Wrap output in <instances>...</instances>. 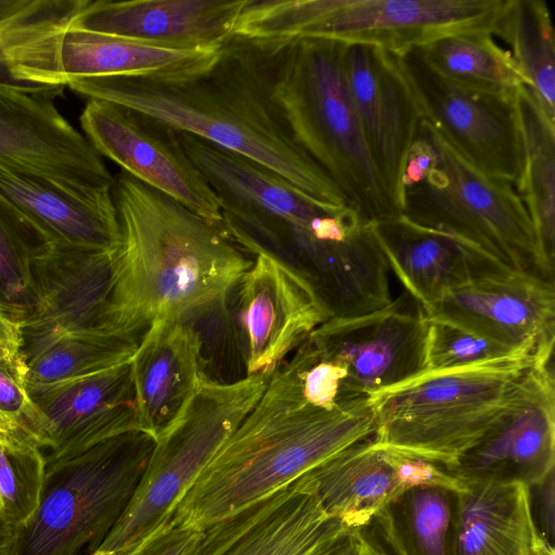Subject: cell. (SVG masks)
<instances>
[{
  "mask_svg": "<svg viewBox=\"0 0 555 555\" xmlns=\"http://www.w3.org/2000/svg\"><path fill=\"white\" fill-rule=\"evenodd\" d=\"M86 100L109 102L241 155L284 178L315 204L346 197L294 138L271 83L267 42L232 37L209 69L182 80L109 76L69 81Z\"/></svg>",
  "mask_w": 555,
  "mask_h": 555,
  "instance_id": "obj_1",
  "label": "cell"
},
{
  "mask_svg": "<svg viewBox=\"0 0 555 555\" xmlns=\"http://www.w3.org/2000/svg\"><path fill=\"white\" fill-rule=\"evenodd\" d=\"M119 224L101 331L137 337L158 319L190 322L222 306L253 261L222 227L121 171Z\"/></svg>",
  "mask_w": 555,
  "mask_h": 555,
  "instance_id": "obj_2",
  "label": "cell"
},
{
  "mask_svg": "<svg viewBox=\"0 0 555 555\" xmlns=\"http://www.w3.org/2000/svg\"><path fill=\"white\" fill-rule=\"evenodd\" d=\"M377 427L371 396L337 408L308 401L289 361L176 505L170 519L203 529L276 491Z\"/></svg>",
  "mask_w": 555,
  "mask_h": 555,
  "instance_id": "obj_3",
  "label": "cell"
},
{
  "mask_svg": "<svg viewBox=\"0 0 555 555\" xmlns=\"http://www.w3.org/2000/svg\"><path fill=\"white\" fill-rule=\"evenodd\" d=\"M267 43L273 96L298 144L362 218L377 222L400 215L375 168L349 90L347 43Z\"/></svg>",
  "mask_w": 555,
  "mask_h": 555,
  "instance_id": "obj_4",
  "label": "cell"
},
{
  "mask_svg": "<svg viewBox=\"0 0 555 555\" xmlns=\"http://www.w3.org/2000/svg\"><path fill=\"white\" fill-rule=\"evenodd\" d=\"M504 1L249 0L233 36L258 42L326 39L400 55L450 35H493Z\"/></svg>",
  "mask_w": 555,
  "mask_h": 555,
  "instance_id": "obj_5",
  "label": "cell"
},
{
  "mask_svg": "<svg viewBox=\"0 0 555 555\" xmlns=\"http://www.w3.org/2000/svg\"><path fill=\"white\" fill-rule=\"evenodd\" d=\"M269 377L254 374L221 383L202 371L191 396L155 439L121 517L94 552L127 555L167 524L178 502L255 406Z\"/></svg>",
  "mask_w": 555,
  "mask_h": 555,
  "instance_id": "obj_6",
  "label": "cell"
},
{
  "mask_svg": "<svg viewBox=\"0 0 555 555\" xmlns=\"http://www.w3.org/2000/svg\"><path fill=\"white\" fill-rule=\"evenodd\" d=\"M154 444L129 431L47 463L38 505L15 527L9 555H78L86 546L92 554L130 502Z\"/></svg>",
  "mask_w": 555,
  "mask_h": 555,
  "instance_id": "obj_7",
  "label": "cell"
},
{
  "mask_svg": "<svg viewBox=\"0 0 555 555\" xmlns=\"http://www.w3.org/2000/svg\"><path fill=\"white\" fill-rule=\"evenodd\" d=\"M422 126L436 159L402 190L401 215L411 222L453 235L493 257L512 271L551 283L529 212L514 186L467 163L426 119Z\"/></svg>",
  "mask_w": 555,
  "mask_h": 555,
  "instance_id": "obj_8",
  "label": "cell"
},
{
  "mask_svg": "<svg viewBox=\"0 0 555 555\" xmlns=\"http://www.w3.org/2000/svg\"><path fill=\"white\" fill-rule=\"evenodd\" d=\"M53 99L0 85V170L81 202L112 198L115 178Z\"/></svg>",
  "mask_w": 555,
  "mask_h": 555,
  "instance_id": "obj_9",
  "label": "cell"
},
{
  "mask_svg": "<svg viewBox=\"0 0 555 555\" xmlns=\"http://www.w3.org/2000/svg\"><path fill=\"white\" fill-rule=\"evenodd\" d=\"M398 59L423 118L478 171L516 186L524 163L516 91L487 92L452 83L416 48Z\"/></svg>",
  "mask_w": 555,
  "mask_h": 555,
  "instance_id": "obj_10",
  "label": "cell"
},
{
  "mask_svg": "<svg viewBox=\"0 0 555 555\" xmlns=\"http://www.w3.org/2000/svg\"><path fill=\"white\" fill-rule=\"evenodd\" d=\"M553 354L525 372L490 426L448 469L451 475L463 482L530 487L555 469Z\"/></svg>",
  "mask_w": 555,
  "mask_h": 555,
  "instance_id": "obj_11",
  "label": "cell"
},
{
  "mask_svg": "<svg viewBox=\"0 0 555 555\" xmlns=\"http://www.w3.org/2000/svg\"><path fill=\"white\" fill-rule=\"evenodd\" d=\"M79 120L86 139L101 156L224 229L216 193L182 150L175 130L100 100H87Z\"/></svg>",
  "mask_w": 555,
  "mask_h": 555,
  "instance_id": "obj_12",
  "label": "cell"
},
{
  "mask_svg": "<svg viewBox=\"0 0 555 555\" xmlns=\"http://www.w3.org/2000/svg\"><path fill=\"white\" fill-rule=\"evenodd\" d=\"M247 249L257 256L238 282L246 371L271 376L328 318L313 286L292 263L262 247Z\"/></svg>",
  "mask_w": 555,
  "mask_h": 555,
  "instance_id": "obj_13",
  "label": "cell"
},
{
  "mask_svg": "<svg viewBox=\"0 0 555 555\" xmlns=\"http://www.w3.org/2000/svg\"><path fill=\"white\" fill-rule=\"evenodd\" d=\"M427 330L425 310L402 296L383 309L327 320L308 338L347 370L362 393L373 396L426 370Z\"/></svg>",
  "mask_w": 555,
  "mask_h": 555,
  "instance_id": "obj_14",
  "label": "cell"
},
{
  "mask_svg": "<svg viewBox=\"0 0 555 555\" xmlns=\"http://www.w3.org/2000/svg\"><path fill=\"white\" fill-rule=\"evenodd\" d=\"M345 72L379 178L401 212L402 176L423 114L398 55L347 43Z\"/></svg>",
  "mask_w": 555,
  "mask_h": 555,
  "instance_id": "obj_15",
  "label": "cell"
},
{
  "mask_svg": "<svg viewBox=\"0 0 555 555\" xmlns=\"http://www.w3.org/2000/svg\"><path fill=\"white\" fill-rule=\"evenodd\" d=\"M349 530L300 478L203 529L184 555H318Z\"/></svg>",
  "mask_w": 555,
  "mask_h": 555,
  "instance_id": "obj_16",
  "label": "cell"
},
{
  "mask_svg": "<svg viewBox=\"0 0 555 555\" xmlns=\"http://www.w3.org/2000/svg\"><path fill=\"white\" fill-rule=\"evenodd\" d=\"M514 349L554 348L555 288L542 278L509 272L448 292L424 309Z\"/></svg>",
  "mask_w": 555,
  "mask_h": 555,
  "instance_id": "obj_17",
  "label": "cell"
},
{
  "mask_svg": "<svg viewBox=\"0 0 555 555\" xmlns=\"http://www.w3.org/2000/svg\"><path fill=\"white\" fill-rule=\"evenodd\" d=\"M114 253L52 243L39 246L30 261L31 302L20 324L22 339L101 331Z\"/></svg>",
  "mask_w": 555,
  "mask_h": 555,
  "instance_id": "obj_18",
  "label": "cell"
},
{
  "mask_svg": "<svg viewBox=\"0 0 555 555\" xmlns=\"http://www.w3.org/2000/svg\"><path fill=\"white\" fill-rule=\"evenodd\" d=\"M47 425L46 462L77 456L138 431L130 361L77 379L28 389Z\"/></svg>",
  "mask_w": 555,
  "mask_h": 555,
  "instance_id": "obj_19",
  "label": "cell"
},
{
  "mask_svg": "<svg viewBox=\"0 0 555 555\" xmlns=\"http://www.w3.org/2000/svg\"><path fill=\"white\" fill-rule=\"evenodd\" d=\"M249 0H87L72 28L172 50H218Z\"/></svg>",
  "mask_w": 555,
  "mask_h": 555,
  "instance_id": "obj_20",
  "label": "cell"
},
{
  "mask_svg": "<svg viewBox=\"0 0 555 555\" xmlns=\"http://www.w3.org/2000/svg\"><path fill=\"white\" fill-rule=\"evenodd\" d=\"M554 353L522 349L464 366L425 370L371 396L377 422L417 417L439 421L475 416L500 403L538 359Z\"/></svg>",
  "mask_w": 555,
  "mask_h": 555,
  "instance_id": "obj_21",
  "label": "cell"
},
{
  "mask_svg": "<svg viewBox=\"0 0 555 555\" xmlns=\"http://www.w3.org/2000/svg\"><path fill=\"white\" fill-rule=\"evenodd\" d=\"M374 229L389 269L423 309L450 291L513 272L475 246L401 214L374 222Z\"/></svg>",
  "mask_w": 555,
  "mask_h": 555,
  "instance_id": "obj_22",
  "label": "cell"
},
{
  "mask_svg": "<svg viewBox=\"0 0 555 555\" xmlns=\"http://www.w3.org/2000/svg\"><path fill=\"white\" fill-rule=\"evenodd\" d=\"M203 340L180 320L158 319L130 360L138 431L154 439L176 417L202 372Z\"/></svg>",
  "mask_w": 555,
  "mask_h": 555,
  "instance_id": "obj_23",
  "label": "cell"
},
{
  "mask_svg": "<svg viewBox=\"0 0 555 555\" xmlns=\"http://www.w3.org/2000/svg\"><path fill=\"white\" fill-rule=\"evenodd\" d=\"M87 0H29L0 22V85L55 98L67 87L65 35Z\"/></svg>",
  "mask_w": 555,
  "mask_h": 555,
  "instance_id": "obj_24",
  "label": "cell"
},
{
  "mask_svg": "<svg viewBox=\"0 0 555 555\" xmlns=\"http://www.w3.org/2000/svg\"><path fill=\"white\" fill-rule=\"evenodd\" d=\"M464 483L456 493L454 555H555L535 526L528 486Z\"/></svg>",
  "mask_w": 555,
  "mask_h": 555,
  "instance_id": "obj_25",
  "label": "cell"
},
{
  "mask_svg": "<svg viewBox=\"0 0 555 555\" xmlns=\"http://www.w3.org/2000/svg\"><path fill=\"white\" fill-rule=\"evenodd\" d=\"M0 199L48 243L105 251L119 245L114 196L81 202L38 180L0 170Z\"/></svg>",
  "mask_w": 555,
  "mask_h": 555,
  "instance_id": "obj_26",
  "label": "cell"
},
{
  "mask_svg": "<svg viewBox=\"0 0 555 555\" xmlns=\"http://www.w3.org/2000/svg\"><path fill=\"white\" fill-rule=\"evenodd\" d=\"M322 509L347 528H365L399 493L386 452L372 437L326 459L301 477Z\"/></svg>",
  "mask_w": 555,
  "mask_h": 555,
  "instance_id": "obj_27",
  "label": "cell"
},
{
  "mask_svg": "<svg viewBox=\"0 0 555 555\" xmlns=\"http://www.w3.org/2000/svg\"><path fill=\"white\" fill-rule=\"evenodd\" d=\"M221 51L165 49L70 28L63 41L62 64L67 83L109 76L182 80L209 69Z\"/></svg>",
  "mask_w": 555,
  "mask_h": 555,
  "instance_id": "obj_28",
  "label": "cell"
},
{
  "mask_svg": "<svg viewBox=\"0 0 555 555\" xmlns=\"http://www.w3.org/2000/svg\"><path fill=\"white\" fill-rule=\"evenodd\" d=\"M515 103L524 147L522 170L515 190L529 212L542 264L554 279L555 122L527 85L517 88Z\"/></svg>",
  "mask_w": 555,
  "mask_h": 555,
  "instance_id": "obj_29",
  "label": "cell"
},
{
  "mask_svg": "<svg viewBox=\"0 0 555 555\" xmlns=\"http://www.w3.org/2000/svg\"><path fill=\"white\" fill-rule=\"evenodd\" d=\"M137 337L102 331L23 338L20 349L27 389L51 386L129 362Z\"/></svg>",
  "mask_w": 555,
  "mask_h": 555,
  "instance_id": "obj_30",
  "label": "cell"
},
{
  "mask_svg": "<svg viewBox=\"0 0 555 555\" xmlns=\"http://www.w3.org/2000/svg\"><path fill=\"white\" fill-rule=\"evenodd\" d=\"M456 493L441 487L404 490L371 525L391 555H454Z\"/></svg>",
  "mask_w": 555,
  "mask_h": 555,
  "instance_id": "obj_31",
  "label": "cell"
},
{
  "mask_svg": "<svg viewBox=\"0 0 555 555\" xmlns=\"http://www.w3.org/2000/svg\"><path fill=\"white\" fill-rule=\"evenodd\" d=\"M493 35L511 55L541 108L555 122V35L543 0H505Z\"/></svg>",
  "mask_w": 555,
  "mask_h": 555,
  "instance_id": "obj_32",
  "label": "cell"
},
{
  "mask_svg": "<svg viewBox=\"0 0 555 555\" xmlns=\"http://www.w3.org/2000/svg\"><path fill=\"white\" fill-rule=\"evenodd\" d=\"M416 49L437 74L464 88L509 93L527 85L509 51L487 31L450 35Z\"/></svg>",
  "mask_w": 555,
  "mask_h": 555,
  "instance_id": "obj_33",
  "label": "cell"
},
{
  "mask_svg": "<svg viewBox=\"0 0 555 555\" xmlns=\"http://www.w3.org/2000/svg\"><path fill=\"white\" fill-rule=\"evenodd\" d=\"M46 243L0 199V309L18 326L31 302V257Z\"/></svg>",
  "mask_w": 555,
  "mask_h": 555,
  "instance_id": "obj_34",
  "label": "cell"
},
{
  "mask_svg": "<svg viewBox=\"0 0 555 555\" xmlns=\"http://www.w3.org/2000/svg\"><path fill=\"white\" fill-rule=\"evenodd\" d=\"M41 449L29 438L0 436V504L2 517L13 526L35 512L46 475Z\"/></svg>",
  "mask_w": 555,
  "mask_h": 555,
  "instance_id": "obj_35",
  "label": "cell"
},
{
  "mask_svg": "<svg viewBox=\"0 0 555 555\" xmlns=\"http://www.w3.org/2000/svg\"><path fill=\"white\" fill-rule=\"evenodd\" d=\"M522 349H514L459 325L428 318L426 370L469 365L503 358Z\"/></svg>",
  "mask_w": 555,
  "mask_h": 555,
  "instance_id": "obj_36",
  "label": "cell"
},
{
  "mask_svg": "<svg viewBox=\"0 0 555 555\" xmlns=\"http://www.w3.org/2000/svg\"><path fill=\"white\" fill-rule=\"evenodd\" d=\"M0 412L43 450L47 425L29 397L21 353L0 354Z\"/></svg>",
  "mask_w": 555,
  "mask_h": 555,
  "instance_id": "obj_37",
  "label": "cell"
},
{
  "mask_svg": "<svg viewBox=\"0 0 555 555\" xmlns=\"http://www.w3.org/2000/svg\"><path fill=\"white\" fill-rule=\"evenodd\" d=\"M385 452L392 467L399 493L408 489L420 487H441L456 492L465 488L463 481L429 461L410 457L390 451Z\"/></svg>",
  "mask_w": 555,
  "mask_h": 555,
  "instance_id": "obj_38",
  "label": "cell"
},
{
  "mask_svg": "<svg viewBox=\"0 0 555 555\" xmlns=\"http://www.w3.org/2000/svg\"><path fill=\"white\" fill-rule=\"evenodd\" d=\"M201 529L169 519L153 535L127 555H184L199 534Z\"/></svg>",
  "mask_w": 555,
  "mask_h": 555,
  "instance_id": "obj_39",
  "label": "cell"
},
{
  "mask_svg": "<svg viewBox=\"0 0 555 555\" xmlns=\"http://www.w3.org/2000/svg\"><path fill=\"white\" fill-rule=\"evenodd\" d=\"M528 488L535 526L545 543L554 548L555 469L550 472L543 480Z\"/></svg>",
  "mask_w": 555,
  "mask_h": 555,
  "instance_id": "obj_40",
  "label": "cell"
},
{
  "mask_svg": "<svg viewBox=\"0 0 555 555\" xmlns=\"http://www.w3.org/2000/svg\"><path fill=\"white\" fill-rule=\"evenodd\" d=\"M334 555H391L378 539L365 528L349 529L334 553Z\"/></svg>",
  "mask_w": 555,
  "mask_h": 555,
  "instance_id": "obj_41",
  "label": "cell"
},
{
  "mask_svg": "<svg viewBox=\"0 0 555 555\" xmlns=\"http://www.w3.org/2000/svg\"><path fill=\"white\" fill-rule=\"evenodd\" d=\"M22 334L18 324L0 309V354L20 353Z\"/></svg>",
  "mask_w": 555,
  "mask_h": 555,
  "instance_id": "obj_42",
  "label": "cell"
},
{
  "mask_svg": "<svg viewBox=\"0 0 555 555\" xmlns=\"http://www.w3.org/2000/svg\"><path fill=\"white\" fill-rule=\"evenodd\" d=\"M15 526L0 515V555H9L14 539Z\"/></svg>",
  "mask_w": 555,
  "mask_h": 555,
  "instance_id": "obj_43",
  "label": "cell"
},
{
  "mask_svg": "<svg viewBox=\"0 0 555 555\" xmlns=\"http://www.w3.org/2000/svg\"><path fill=\"white\" fill-rule=\"evenodd\" d=\"M28 1L29 0H0V22L21 10Z\"/></svg>",
  "mask_w": 555,
  "mask_h": 555,
  "instance_id": "obj_44",
  "label": "cell"
},
{
  "mask_svg": "<svg viewBox=\"0 0 555 555\" xmlns=\"http://www.w3.org/2000/svg\"><path fill=\"white\" fill-rule=\"evenodd\" d=\"M0 436H22L29 438L11 420L0 412ZM30 439V438H29Z\"/></svg>",
  "mask_w": 555,
  "mask_h": 555,
  "instance_id": "obj_45",
  "label": "cell"
},
{
  "mask_svg": "<svg viewBox=\"0 0 555 555\" xmlns=\"http://www.w3.org/2000/svg\"><path fill=\"white\" fill-rule=\"evenodd\" d=\"M343 537H344V535H343ZM340 540H341V539H340ZM338 544H339V542L337 543V545H336L335 547H333V548H331V550H328V551H326V552H323V553H321V554H318V555H334V553H335V551H336V548H337Z\"/></svg>",
  "mask_w": 555,
  "mask_h": 555,
  "instance_id": "obj_46",
  "label": "cell"
},
{
  "mask_svg": "<svg viewBox=\"0 0 555 555\" xmlns=\"http://www.w3.org/2000/svg\"><path fill=\"white\" fill-rule=\"evenodd\" d=\"M89 555H112V554L94 552V553L89 554Z\"/></svg>",
  "mask_w": 555,
  "mask_h": 555,
  "instance_id": "obj_47",
  "label": "cell"
},
{
  "mask_svg": "<svg viewBox=\"0 0 555 555\" xmlns=\"http://www.w3.org/2000/svg\"><path fill=\"white\" fill-rule=\"evenodd\" d=\"M0 515H1V504H0ZM2 516V515H1Z\"/></svg>",
  "mask_w": 555,
  "mask_h": 555,
  "instance_id": "obj_48",
  "label": "cell"
}]
</instances>
